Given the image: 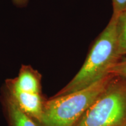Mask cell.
I'll return each mask as SVG.
<instances>
[{"label":"cell","instance_id":"cell-6","mask_svg":"<svg viewBox=\"0 0 126 126\" xmlns=\"http://www.w3.org/2000/svg\"><path fill=\"white\" fill-rule=\"evenodd\" d=\"M2 98L8 126H39L33 120L20 109L5 89Z\"/></svg>","mask_w":126,"mask_h":126},{"label":"cell","instance_id":"cell-10","mask_svg":"<svg viewBox=\"0 0 126 126\" xmlns=\"http://www.w3.org/2000/svg\"><path fill=\"white\" fill-rule=\"evenodd\" d=\"M13 4L19 8L26 7L29 4V0H12Z\"/></svg>","mask_w":126,"mask_h":126},{"label":"cell","instance_id":"cell-2","mask_svg":"<svg viewBox=\"0 0 126 126\" xmlns=\"http://www.w3.org/2000/svg\"><path fill=\"white\" fill-rule=\"evenodd\" d=\"M113 75L76 92L47 99L39 126H75L105 90Z\"/></svg>","mask_w":126,"mask_h":126},{"label":"cell","instance_id":"cell-5","mask_svg":"<svg viewBox=\"0 0 126 126\" xmlns=\"http://www.w3.org/2000/svg\"><path fill=\"white\" fill-rule=\"evenodd\" d=\"M19 90L31 94H42V75L30 65H22L18 75L10 78Z\"/></svg>","mask_w":126,"mask_h":126},{"label":"cell","instance_id":"cell-9","mask_svg":"<svg viewBox=\"0 0 126 126\" xmlns=\"http://www.w3.org/2000/svg\"><path fill=\"white\" fill-rule=\"evenodd\" d=\"M113 6L112 16H117L126 9V0H111Z\"/></svg>","mask_w":126,"mask_h":126},{"label":"cell","instance_id":"cell-11","mask_svg":"<svg viewBox=\"0 0 126 126\" xmlns=\"http://www.w3.org/2000/svg\"><path fill=\"white\" fill-rule=\"evenodd\" d=\"M126 10H125V11H126Z\"/></svg>","mask_w":126,"mask_h":126},{"label":"cell","instance_id":"cell-1","mask_svg":"<svg viewBox=\"0 0 126 126\" xmlns=\"http://www.w3.org/2000/svg\"><path fill=\"white\" fill-rule=\"evenodd\" d=\"M119 53L116 18H111L94 41L80 70L64 88L53 96L65 95L89 87L105 78L110 68L122 58Z\"/></svg>","mask_w":126,"mask_h":126},{"label":"cell","instance_id":"cell-7","mask_svg":"<svg viewBox=\"0 0 126 126\" xmlns=\"http://www.w3.org/2000/svg\"><path fill=\"white\" fill-rule=\"evenodd\" d=\"M114 17L118 50L121 57H124L126 56V10Z\"/></svg>","mask_w":126,"mask_h":126},{"label":"cell","instance_id":"cell-3","mask_svg":"<svg viewBox=\"0 0 126 126\" xmlns=\"http://www.w3.org/2000/svg\"><path fill=\"white\" fill-rule=\"evenodd\" d=\"M75 126H126V78L113 75Z\"/></svg>","mask_w":126,"mask_h":126},{"label":"cell","instance_id":"cell-4","mask_svg":"<svg viewBox=\"0 0 126 126\" xmlns=\"http://www.w3.org/2000/svg\"><path fill=\"white\" fill-rule=\"evenodd\" d=\"M5 89L23 112L31 117L37 124L40 122L44 105L47 100L43 94H31L19 90L14 85L10 78L5 80Z\"/></svg>","mask_w":126,"mask_h":126},{"label":"cell","instance_id":"cell-8","mask_svg":"<svg viewBox=\"0 0 126 126\" xmlns=\"http://www.w3.org/2000/svg\"><path fill=\"white\" fill-rule=\"evenodd\" d=\"M109 73L126 78V56L122 57L110 68Z\"/></svg>","mask_w":126,"mask_h":126}]
</instances>
